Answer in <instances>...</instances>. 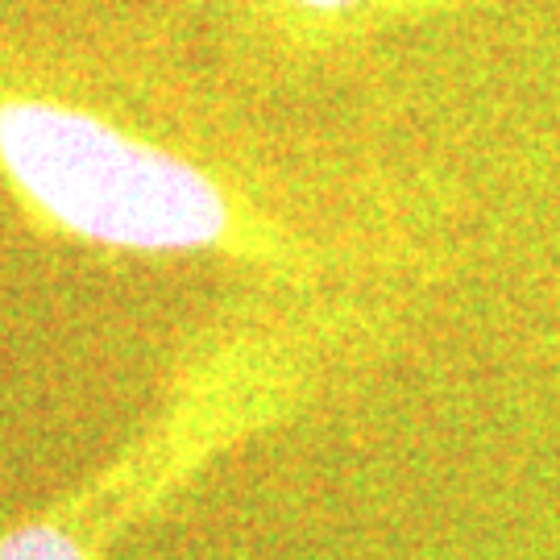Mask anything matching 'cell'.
I'll return each mask as SVG.
<instances>
[{
  "label": "cell",
  "mask_w": 560,
  "mask_h": 560,
  "mask_svg": "<svg viewBox=\"0 0 560 560\" xmlns=\"http://www.w3.org/2000/svg\"><path fill=\"white\" fill-rule=\"evenodd\" d=\"M0 179L25 217L80 245L221 254L282 279L316 270L312 249L217 171L101 108L13 83H0Z\"/></svg>",
  "instance_id": "1"
},
{
  "label": "cell",
  "mask_w": 560,
  "mask_h": 560,
  "mask_svg": "<svg viewBox=\"0 0 560 560\" xmlns=\"http://www.w3.org/2000/svg\"><path fill=\"white\" fill-rule=\"evenodd\" d=\"M316 378L300 328H237L187 361L162 416L83 490L0 532V560H104L129 523L159 511L224 448L279 423Z\"/></svg>",
  "instance_id": "2"
},
{
  "label": "cell",
  "mask_w": 560,
  "mask_h": 560,
  "mask_svg": "<svg viewBox=\"0 0 560 560\" xmlns=\"http://www.w3.org/2000/svg\"><path fill=\"white\" fill-rule=\"evenodd\" d=\"M275 18H282L303 42H345L374 34L399 21L428 13H453L474 0H261Z\"/></svg>",
  "instance_id": "3"
}]
</instances>
